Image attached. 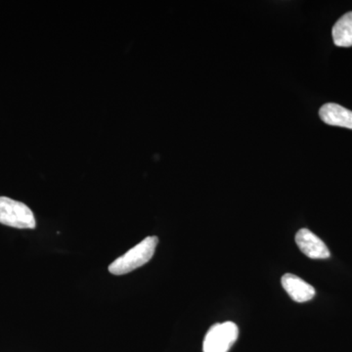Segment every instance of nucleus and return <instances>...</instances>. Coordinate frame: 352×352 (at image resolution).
Returning a JSON list of instances; mask_svg holds the SVG:
<instances>
[{
    "mask_svg": "<svg viewBox=\"0 0 352 352\" xmlns=\"http://www.w3.org/2000/svg\"><path fill=\"white\" fill-rule=\"evenodd\" d=\"M239 336V329L233 322L214 324L204 340V352H228Z\"/></svg>",
    "mask_w": 352,
    "mask_h": 352,
    "instance_id": "3",
    "label": "nucleus"
},
{
    "mask_svg": "<svg viewBox=\"0 0 352 352\" xmlns=\"http://www.w3.org/2000/svg\"><path fill=\"white\" fill-rule=\"evenodd\" d=\"M320 119L329 126L352 129V111L339 104L327 103L319 111Z\"/></svg>",
    "mask_w": 352,
    "mask_h": 352,
    "instance_id": "6",
    "label": "nucleus"
},
{
    "mask_svg": "<svg viewBox=\"0 0 352 352\" xmlns=\"http://www.w3.org/2000/svg\"><path fill=\"white\" fill-rule=\"evenodd\" d=\"M157 242L159 239L156 236L145 238L142 242L111 263L109 271L113 275H124L138 270L153 258Z\"/></svg>",
    "mask_w": 352,
    "mask_h": 352,
    "instance_id": "1",
    "label": "nucleus"
},
{
    "mask_svg": "<svg viewBox=\"0 0 352 352\" xmlns=\"http://www.w3.org/2000/svg\"><path fill=\"white\" fill-rule=\"evenodd\" d=\"M332 36L333 43L339 47L352 46V11L344 14L333 25Z\"/></svg>",
    "mask_w": 352,
    "mask_h": 352,
    "instance_id": "7",
    "label": "nucleus"
},
{
    "mask_svg": "<svg viewBox=\"0 0 352 352\" xmlns=\"http://www.w3.org/2000/svg\"><path fill=\"white\" fill-rule=\"evenodd\" d=\"M296 243L300 251L314 259L330 258L331 254L325 243L308 229H300L296 234Z\"/></svg>",
    "mask_w": 352,
    "mask_h": 352,
    "instance_id": "4",
    "label": "nucleus"
},
{
    "mask_svg": "<svg viewBox=\"0 0 352 352\" xmlns=\"http://www.w3.org/2000/svg\"><path fill=\"white\" fill-rule=\"evenodd\" d=\"M282 286L296 302H307L315 296V289L311 285L303 281L300 277L293 274H285L281 279Z\"/></svg>",
    "mask_w": 352,
    "mask_h": 352,
    "instance_id": "5",
    "label": "nucleus"
},
{
    "mask_svg": "<svg viewBox=\"0 0 352 352\" xmlns=\"http://www.w3.org/2000/svg\"><path fill=\"white\" fill-rule=\"evenodd\" d=\"M0 223L19 229H34L36 226L31 208L7 197H0Z\"/></svg>",
    "mask_w": 352,
    "mask_h": 352,
    "instance_id": "2",
    "label": "nucleus"
}]
</instances>
